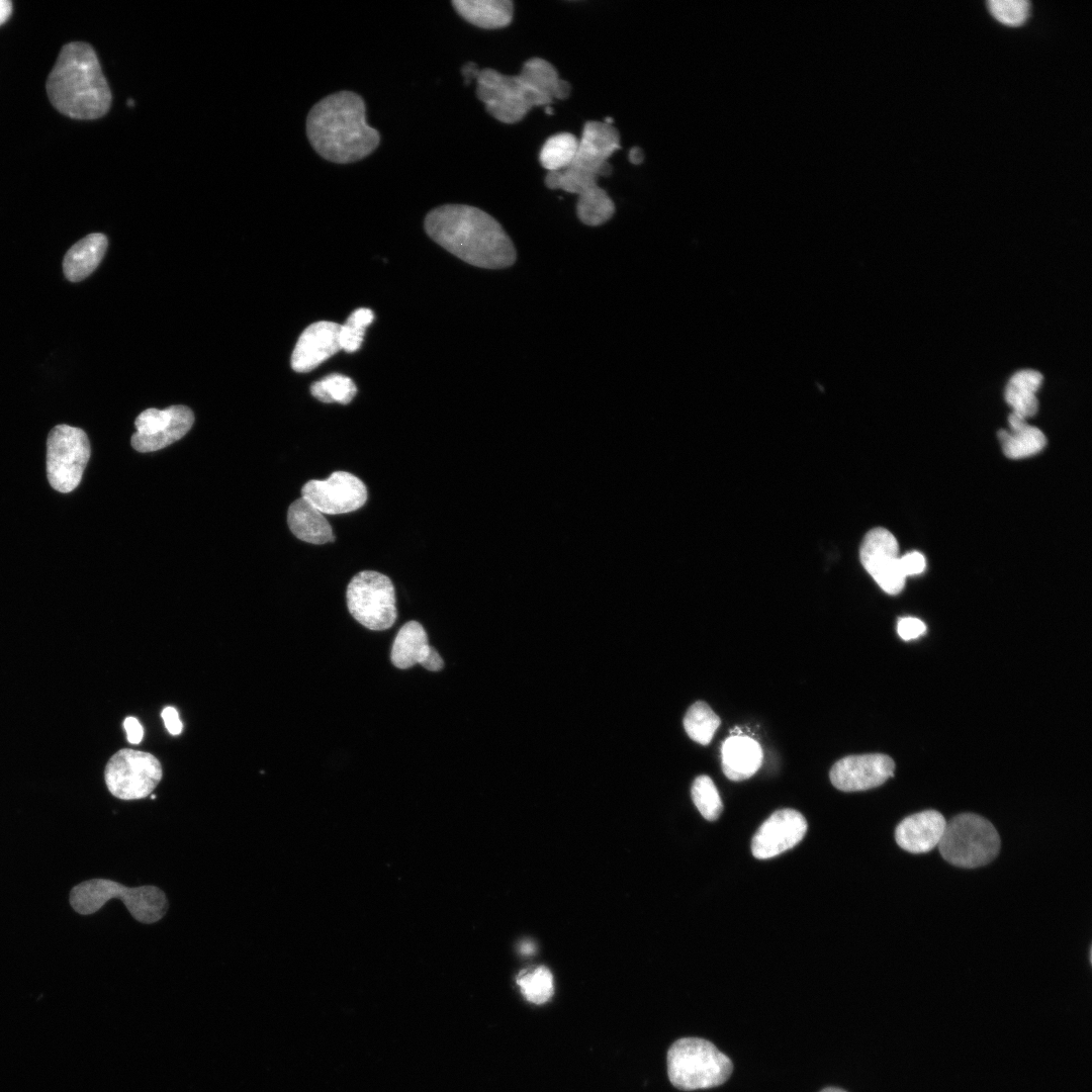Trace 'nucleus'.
I'll list each match as a JSON object with an SVG mask.
<instances>
[{
  "mask_svg": "<svg viewBox=\"0 0 1092 1092\" xmlns=\"http://www.w3.org/2000/svg\"><path fill=\"white\" fill-rule=\"evenodd\" d=\"M807 821L794 809H781L772 813L755 832L751 850L756 858L765 859L794 847L804 837Z\"/></svg>",
  "mask_w": 1092,
  "mask_h": 1092,
  "instance_id": "nucleus-16",
  "label": "nucleus"
},
{
  "mask_svg": "<svg viewBox=\"0 0 1092 1092\" xmlns=\"http://www.w3.org/2000/svg\"><path fill=\"white\" fill-rule=\"evenodd\" d=\"M301 497L321 513L339 515L360 509L367 500V488L356 475L335 471L327 479H311L301 488Z\"/></svg>",
  "mask_w": 1092,
  "mask_h": 1092,
  "instance_id": "nucleus-12",
  "label": "nucleus"
},
{
  "mask_svg": "<svg viewBox=\"0 0 1092 1092\" xmlns=\"http://www.w3.org/2000/svg\"><path fill=\"white\" fill-rule=\"evenodd\" d=\"M160 761L151 753L123 748L108 760L104 779L112 796L138 800L149 796L162 780Z\"/></svg>",
  "mask_w": 1092,
  "mask_h": 1092,
  "instance_id": "nucleus-10",
  "label": "nucleus"
},
{
  "mask_svg": "<svg viewBox=\"0 0 1092 1092\" xmlns=\"http://www.w3.org/2000/svg\"><path fill=\"white\" fill-rule=\"evenodd\" d=\"M428 236L464 262L485 269L512 266L516 248L500 223L485 211L465 204H445L425 218Z\"/></svg>",
  "mask_w": 1092,
  "mask_h": 1092,
  "instance_id": "nucleus-1",
  "label": "nucleus"
},
{
  "mask_svg": "<svg viewBox=\"0 0 1092 1092\" xmlns=\"http://www.w3.org/2000/svg\"><path fill=\"white\" fill-rule=\"evenodd\" d=\"M762 749L754 739L733 735L721 749L722 769L731 781L740 782L752 777L762 762Z\"/></svg>",
  "mask_w": 1092,
  "mask_h": 1092,
  "instance_id": "nucleus-20",
  "label": "nucleus"
},
{
  "mask_svg": "<svg viewBox=\"0 0 1092 1092\" xmlns=\"http://www.w3.org/2000/svg\"><path fill=\"white\" fill-rule=\"evenodd\" d=\"M998 438L1004 454L1010 459H1021L1040 452L1045 444L1044 434L1036 427L1027 423L1011 429V432L1000 430Z\"/></svg>",
  "mask_w": 1092,
  "mask_h": 1092,
  "instance_id": "nucleus-24",
  "label": "nucleus"
},
{
  "mask_svg": "<svg viewBox=\"0 0 1092 1092\" xmlns=\"http://www.w3.org/2000/svg\"><path fill=\"white\" fill-rule=\"evenodd\" d=\"M517 983L525 999L534 1004L547 1002L554 993L553 976L544 966L523 970Z\"/></svg>",
  "mask_w": 1092,
  "mask_h": 1092,
  "instance_id": "nucleus-28",
  "label": "nucleus"
},
{
  "mask_svg": "<svg viewBox=\"0 0 1092 1092\" xmlns=\"http://www.w3.org/2000/svg\"><path fill=\"white\" fill-rule=\"evenodd\" d=\"M620 148V133L613 124L586 121L574 159L566 168L598 181L599 177L611 175L613 169L608 159Z\"/></svg>",
  "mask_w": 1092,
  "mask_h": 1092,
  "instance_id": "nucleus-14",
  "label": "nucleus"
},
{
  "mask_svg": "<svg viewBox=\"0 0 1092 1092\" xmlns=\"http://www.w3.org/2000/svg\"><path fill=\"white\" fill-rule=\"evenodd\" d=\"M47 92L55 108L76 119L105 115L112 100L95 51L82 41L62 48L48 77Z\"/></svg>",
  "mask_w": 1092,
  "mask_h": 1092,
  "instance_id": "nucleus-4",
  "label": "nucleus"
},
{
  "mask_svg": "<svg viewBox=\"0 0 1092 1092\" xmlns=\"http://www.w3.org/2000/svg\"><path fill=\"white\" fill-rule=\"evenodd\" d=\"M667 1075L679 1090L692 1091L719 1086L733 1070L731 1060L711 1041L699 1037H682L667 1052Z\"/></svg>",
  "mask_w": 1092,
  "mask_h": 1092,
  "instance_id": "nucleus-5",
  "label": "nucleus"
},
{
  "mask_svg": "<svg viewBox=\"0 0 1092 1092\" xmlns=\"http://www.w3.org/2000/svg\"><path fill=\"white\" fill-rule=\"evenodd\" d=\"M900 563L906 577L923 572L926 566L924 556L917 551L909 552L901 556Z\"/></svg>",
  "mask_w": 1092,
  "mask_h": 1092,
  "instance_id": "nucleus-36",
  "label": "nucleus"
},
{
  "mask_svg": "<svg viewBox=\"0 0 1092 1092\" xmlns=\"http://www.w3.org/2000/svg\"><path fill=\"white\" fill-rule=\"evenodd\" d=\"M12 12V3L9 0H0V25L3 24Z\"/></svg>",
  "mask_w": 1092,
  "mask_h": 1092,
  "instance_id": "nucleus-40",
  "label": "nucleus"
},
{
  "mask_svg": "<svg viewBox=\"0 0 1092 1092\" xmlns=\"http://www.w3.org/2000/svg\"><path fill=\"white\" fill-rule=\"evenodd\" d=\"M193 423V413L185 405L148 408L135 419L131 446L143 453L161 450L184 437Z\"/></svg>",
  "mask_w": 1092,
  "mask_h": 1092,
  "instance_id": "nucleus-11",
  "label": "nucleus"
},
{
  "mask_svg": "<svg viewBox=\"0 0 1092 1092\" xmlns=\"http://www.w3.org/2000/svg\"><path fill=\"white\" fill-rule=\"evenodd\" d=\"M895 763L882 753L849 755L836 761L830 769L832 785L843 792L870 790L893 777Z\"/></svg>",
  "mask_w": 1092,
  "mask_h": 1092,
  "instance_id": "nucleus-15",
  "label": "nucleus"
},
{
  "mask_svg": "<svg viewBox=\"0 0 1092 1092\" xmlns=\"http://www.w3.org/2000/svg\"><path fill=\"white\" fill-rule=\"evenodd\" d=\"M1004 396L1006 402L1012 407V412L1024 419L1034 416L1037 412L1038 400L1035 393L1020 391L1007 384Z\"/></svg>",
  "mask_w": 1092,
  "mask_h": 1092,
  "instance_id": "nucleus-33",
  "label": "nucleus"
},
{
  "mask_svg": "<svg viewBox=\"0 0 1092 1092\" xmlns=\"http://www.w3.org/2000/svg\"><path fill=\"white\" fill-rule=\"evenodd\" d=\"M107 249L103 234H90L74 244L63 261L64 274L68 280L78 282L89 276L99 265Z\"/></svg>",
  "mask_w": 1092,
  "mask_h": 1092,
  "instance_id": "nucleus-22",
  "label": "nucleus"
},
{
  "mask_svg": "<svg viewBox=\"0 0 1092 1092\" xmlns=\"http://www.w3.org/2000/svg\"><path fill=\"white\" fill-rule=\"evenodd\" d=\"M937 846L947 862L974 869L989 863L997 856L1000 837L993 824L984 817L963 813L946 822Z\"/></svg>",
  "mask_w": 1092,
  "mask_h": 1092,
  "instance_id": "nucleus-7",
  "label": "nucleus"
},
{
  "mask_svg": "<svg viewBox=\"0 0 1092 1092\" xmlns=\"http://www.w3.org/2000/svg\"><path fill=\"white\" fill-rule=\"evenodd\" d=\"M578 148V139L570 132L549 136L540 151V164L547 171L562 170L570 165Z\"/></svg>",
  "mask_w": 1092,
  "mask_h": 1092,
  "instance_id": "nucleus-26",
  "label": "nucleus"
},
{
  "mask_svg": "<svg viewBox=\"0 0 1092 1092\" xmlns=\"http://www.w3.org/2000/svg\"><path fill=\"white\" fill-rule=\"evenodd\" d=\"M124 729L126 731L127 740L132 744H138L142 741L144 736V729L139 720L134 717H127L123 722Z\"/></svg>",
  "mask_w": 1092,
  "mask_h": 1092,
  "instance_id": "nucleus-38",
  "label": "nucleus"
},
{
  "mask_svg": "<svg viewBox=\"0 0 1092 1092\" xmlns=\"http://www.w3.org/2000/svg\"><path fill=\"white\" fill-rule=\"evenodd\" d=\"M570 93L571 85L559 78L555 67L537 57L527 60L516 76L485 68L476 78V95L486 111L510 124L521 121L533 107H545L555 98H568Z\"/></svg>",
  "mask_w": 1092,
  "mask_h": 1092,
  "instance_id": "nucleus-3",
  "label": "nucleus"
},
{
  "mask_svg": "<svg viewBox=\"0 0 1092 1092\" xmlns=\"http://www.w3.org/2000/svg\"><path fill=\"white\" fill-rule=\"evenodd\" d=\"M306 134L324 159L340 164L361 160L379 145L380 134L368 125L362 97L339 91L315 103L306 118Z\"/></svg>",
  "mask_w": 1092,
  "mask_h": 1092,
  "instance_id": "nucleus-2",
  "label": "nucleus"
},
{
  "mask_svg": "<svg viewBox=\"0 0 1092 1092\" xmlns=\"http://www.w3.org/2000/svg\"><path fill=\"white\" fill-rule=\"evenodd\" d=\"M720 723V718L703 701L694 703L684 718V727L689 737L703 745L710 743Z\"/></svg>",
  "mask_w": 1092,
  "mask_h": 1092,
  "instance_id": "nucleus-27",
  "label": "nucleus"
},
{
  "mask_svg": "<svg viewBox=\"0 0 1092 1092\" xmlns=\"http://www.w3.org/2000/svg\"><path fill=\"white\" fill-rule=\"evenodd\" d=\"M111 899L121 900L131 916L146 924L162 919L168 909L165 893L155 886L130 888L111 880L93 879L75 886L70 893L71 906L82 915L98 911Z\"/></svg>",
  "mask_w": 1092,
  "mask_h": 1092,
  "instance_id": "nucleus-6",
  "label": "nucleus"
},
{
  "mask_svg": "<svg viewBox=\"0 0 1092 1092\" xmlns=\"http://www.w3.org/2000/svg\"><path fill=\"white\" fill-rule=\"evenodd\" d=\"M287 524L292 534L304 542L321 545L335 540L332 526L325 515L303 497L289 506Z\"/></svg>",
  "mask_w": 1092,
  "mask_h": 1092,
  "instance_id": "nucleus-21",
  "label": "nucleus"
},
{
  "mask_svg": "<svg viewBox=\"0 0 1092 1092\" xmlns=\"http://www.w3.org/2000/svg\"><path fill=\"white\" fill-rule=\"evenodd\" d=\"M860 562L878 585L889 595L899 594L904 585V575L899 556V545L894 535L884 529L869 531L860 545Z\"/></svg>",
  "mask_w": 1092,
  "mask_h": 1092,
  "instance_id": "nucleus-13",
  "label": "nucleus"
},
{
  "mask_svg": "<svg viewBox=\"0 0 1092 1092\" xmlns=\"http://www.w3.org/2000/svg\"><path fill=\"white\" fill-rule=\"evenodd\" d=\"M312 396L325 403L348 404L357 393L353 380L339 373L330 374L310 386Z\"/></svg>",
  "mask_w": 1092,
  "mask_h": 1092,
  "instance_id": "nucleus-29",
  "label": "nucleus"
},
{
  "mask_svg": "<svg viewBox=\"0 0 1092 1092\" xmlns=\"http://www.w3.org/2000/svg\"><path fill=\"white\" fill-rule=\"evenodd\" d=\"M926 631L925 624L913 617L901 618L897 624V632L903 640H911L920 637Z\"/></svg>",
  "mask_w": 1092,
  "mask_h": 1092,
  "instance_id": "nucleus-35",
  "label": "nucleus"
},
{
  "mask_svg": "<svg viewBox=\"0 0 1092 1092\" xmlns=\"http://www.w3.org/2000/svg\"><path fill=\"white\" fill-rule=\"evenodd\" d=\"M346 601L351 616L371 631L387 630L396 621L395 589L385 574L373 570L358 572L348 583Z\"/></svg>",
  "mask_w": 1092,
  "mask_h": 1092,
  "instance_id": "nucleus-8",
  "label": "nucleus"
},
{
  "mask_svg": "<svg viewBox=\"0 0 1092 1092\" xmlns=\"http://www.w3.org/2000/svg\"><path fill=\"white\" fill-rule=\"evenodd\" d=\"M340 325L316 322L300 335L291 355V367L296 372H309L341 350Z\"/></svg>",
  "mask_w": 1092,
  "mask_h": 1092,
  "instance_id": "nucleus-18",
  "label": "nucleus"
},
{
  "mask_svg": "<svg viewBox=\"0 0 1092 1092\" xmlns=\"http://www.w3.org/2000/svg\"><path fill=\"white\" fill-rule=\"evenodd\" d=\"M479 71L480 70L478 69L477 65L473 62H467L466 64H464L461 68V74L464 78V85L470 84L471 80L473 79L476 80Z\"/></svg>",
  "mask_w": 1092,
  "mask_h": 1092,
  "instance_id": "nucleus-39",
  "label": "nucleus"
},
{
  "mask_svg": "<svg viewBox=\"0 0 1092 1092\" xmlns=\"http://www.w3.org/2000/svg\"><path fill=\"white\" fill-rule=\"evenodd\" d=\"M162 718L164 720L167 730L172 735H178L182 731V723L179 718L177 710L173 707H166L162 711Z\"/></svg>",
  "mask_w": 1092,
  "mask_h": 1092,
  "instance_id": "nucleus-37",
  "label": "nucleus"
},
{
  "mask_svg": "<svg viewBox=\"0 0 1092 1092\" xmlns=\"http://www.w3.org/2000/svg\"><path fill=\"white\" fill-rule=\"evenodd\" d=\"M452 5L466 21L485 29L506 27L514 15L510 0H454Z\"/></svg>",
  "mask_w": 1092,
  "mask_h": 1092,
  "instance_id": "nucleus-23",
  "label": "nucleus"
},
{
  "mask_svg": "<svg viewBox=\"0 0 1092 1092\" xmlns=\"http://www.w3.org/2000/svg\"><path fill=\"white\" fill-rule=\"evenodd\" d=\"M987 5L991 14L1007 25L1023 23L1029 12L1027 0H989Z\"/></svg>",
  "mask_w": 1092,
  "mask_h": 1092,
  "instance_id": "nucleus-32",
  "label": "nucleus"
},
{
  "mask_svg": "<svg viewBox=\"0 0 1092 1092\" xmlns=\"http://www.w3.org/2000/svg\"><path fill=\"white\" fill-rule=\"evenodd\" d=\"M1042 379L1040 372L1033 369H1023L1015 372L1007 384L1020 391L1035 393L1040 387Z\"/></svg>",
  "mask_w": 1092,
  "mask_h": 1092,
  "instance_id": "nucleus-34",
  "label": "nucleus"
},
{
  "mask_svg": "<svg viewBox=\"0 0 1092 1092\" xmlns=\"http://www.w3.org/2000/svg\"><path fill=\"white\" fill-rule=\"evenodd\" d=\"M390 660L399 669L420 664L429 671H439L445 663L437 649L429 644L425 628L417 621H408L400 627L391 645Z\"/></svg>",
  "mask_w": 1092,
  "mask_h": 1092,
  "instance_id": "nucleus-17",
  "label": "nucleus"
},
{
  "mask_svg": "<svg viewBox=\"0 0 1092 1092\" xmlns=\"http://www.w3.org/2000/svg\"><path fill=\"white\" fill-rule=\"evenodd\" d=\"M545 111H546V113H547V114H552V113H553V109H552L551 105H547V106H545Z\"/></svg>",
  "mask_w": 1092,
  "mask_h": 1092,
  "instance_id": "nucleus-43",
  "label": "nucleus"
},
{
  "mask_svg": "<svg viewBox=\"0 0 1092 1092\" xmlns=\"http://www.w3.org/2000/svg\"><path fill=\"white\" fill-rule=\"evenodd\" d=\"M946 821L936 810H925L904 818L895 829L897 844L911 853H925L938 845Z\"/></svg>",
  "mask_w": 1092,
  "mask_h": 1092,
  "instance_id": "nucleus-19",
  "label": "nucleus"
},
{
  "mask_svg": "<svg viewBox=\"0 0 1092 1092\" xmlns=\"http://www.w3.org/2000/svg\"><path fill=\"white\" fill-rule=\"evenodd\" d=\"M820 1092H846V1091H844L842 1089H839V1088L828 1087V1088H825V1089L821 1090Z\"/></svg>",
  "mask_w": 1092,
  "mask_h": 1092,
  "instance_id": "nucleus-42",
  "label": "nucleus"
},
{
  "mask_svg": "<svg viewBox=\"0 0 1092 1092\" xmlns=\"http://www.w3.org/2000/svg\"><path fill=\"white\" fill-rule=\"evenodd\" d=\"M628 157H629V161H630V162H631L632 164H634V165H639V164H641V163L643 162V160H644V152H643V151H642V149H641V148H639V147H633V148H632V149H631V150L629 151V155H628Z\"/></svg>",
  "mask_w": 1092,
  "mask_h": 1092,
  "instance_id": "nucleus-41",
  "label": "nucleus"
},
{
  "mask_svg": "<svg viewBox=\"0 0 1092 1092\" xmlns=\"http://www.w3.org/2000/svg\"><path fill=\"white\" fill-rule=\"evenodd\" d=\"M691 796L697 809L705 819L714 821L720 816L723 804L710 777L702 775L696 778L691 788Z\"/></svg>",
  "mask_w": 1092,
  "mask_h": 1092,
  "instance_id": "nucleus-30",
  "label": "nucleus"
},
{
  "mask_svg": "<svg viewBox=\"0 0 1092 1092\" xmlns=\"http://www.w3.org/2000/svg\"><path fill=\"white\" fill-rule=\"evenodd\" d=\"M616 206L607 191L600 186L578 195L576 214L579 220L590 226L601 225L612 218Z\"/></svg>",
  "mask_w": 1092,
  "mask_h": 1092,
  "instance_id": "nucleus-25",
  "label": "nucleus"
},
{
  "mask_svg": "<svg viewBox=\"0 0 1092 1092\" xmlns=\"http://www.w3.org/2000/svg\"><path fill=\"white\" fill-rule=\"evenodd\" d=\"M89 458L90 444L82 429L68 425L52 429L47 441V473L54 489L63 493L73 491Z\"/></svg>",
  "mask_w": 1092,
  "mask_h": 1092,
  "instance_id": "nucleus-9",
  "label": "nucleus"
},
{
  "mask_svg": "<svg viewBox=\"0 0 1092 1092\" xmlns=\"http://www.w3.org/2000/svg\"><path fill=\"white\" fill-rule=\"evenodd\" d=\"M374 313L369 308L354 310L347 321L340 325L339 342L341 350L352 353L357 351L364 339L366 328L373 322Z\"/></svg>",
  "mask_w": 1092,
  "mask_h": 1092,
  "instance_id": "nucleus-31",
  "label": "nucleus"
}]
</instances>
